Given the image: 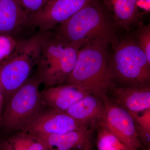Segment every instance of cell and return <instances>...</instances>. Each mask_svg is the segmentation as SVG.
<instances>
[{"mask_svg": "<svg viewBox=\"0 0 150 150\" xmlns=\"http://www.w3.org/2000/svg\"><path fill=\"white\" fill-rule=\"evenodd\" d=\"M137 6L146 11H150V0H137Z\"/></svg>", "mask_w": 150, "mask_h": 150, "instance_id": "cell-22", "label": "cell"}, {"mask_svg": "<svg viewBox=\"0 0 150 150\" xmlns=\"http://www.w3.org/2000/svg\"><path fill=\"white\" fill-rule=\"evenodd\" d=\"M88 129L67 112L48 109L42 110L22 131L40 136Z\"/></svg>", "mask_w": 150, "mask_h": 150, "instance_id": "cell-9", "label": "cell"}, {"mask_svg": "<svg viewBox=\"0 0 150 150\" xmlns=\"http://www.w3.org/2000/svg\"><path fill=\"white\" fill-rule=\"evenodd\" d=\"M80 49L51 31L45 32L38 63L37 77L46 88L66 81L74 68Z\"/></svg>", "mask_w": 150, "mask_h": 150, "instance_id": "cell-4", "label": "cell"}, {"mask_svg": "<svg viewBox=\"0 0 150 150\" xmlns=\"http://www.w3.org/2000/svg\"><path fill=\"white\" fill-rule=\"evenodd\" d=\"M37 76L29 78L15 92L0 117V126L11 131H22L44 107Z\"/></svg>", "mask_w": 150, "mask_h": 150, "instance_id": "cell-6", "label": "cell"}, {"mask_svg": "<svg viewBox=\"0 0 150 150\" xmlns=\"http://www.w3.org/2000/svg\"><path fill=\"white\" fill-rule=\"evenodd\" d=\"M108 46L87 45L80 49L77 60L66 83L79 88L105 103L115 87L110 71Z\"/></svg>", "mask_w": 150, "mask_h": 150, "instance_id": "cell-2", "label": "cell"}, {"mask_svg": "<svg viewBox=\"0 0 150 150\" xmlns=\"http://www.w3.org/2000/svg\"><path fill=\"white\" fill-rule=\"evenodd\" d=\"M98 125L111 132L131 150L143 149L131 113L110 100L105 103Z\"/></svg>", "mask_w": 150, "mask_h": 150, "instance_id": "cell-7", "label": "cell"}, {"mask_svg": "<svg viewBox=\"0 0 150 150\" xmlns=\"http://www.w3.org/2000/svg\"><path fill=\"white\" fill-rule=\"evenodd\" d=\"M115 103L132 113L150 108V88L121 86L112 89Z\"/></svg>", "mask_w": 150, "mask_h": 150, "instance_id": "cell-13", "label": "cell"}, {"mask_svg": "<svg viewBox=\"0 0 150 150\" xmlns=\"http://www.w3.org/2000/svg\"><path fill=\"white\" fill-rule=\"evenodd\" d=\"M134 39L150 61V24H142L136 30Z\"/></svg>", "mask_w": 150, "mask_h": 150, "instance_id": "cell-19", "label": "cell"}, {"mask_svg": "<svg viewBox=\"0 0 150 150\" xmlns=\"http://www.w3.org/2000/svg\"><path fill=\"white\" fill-rule=\"evenodd\" d=\"M18 40L9 35H0V62L4 61L12 54Z\"/></svg>", "mask_w": 150, "mask_h": 150, "instance_id": "cell-20", "label": "cell"}, {"mask_svg": "<svg viewBox=\"0 0 150 150\" xmlns=\"http://www.w3.org/2000/svg\"><path fill=\"white\" fill-rule=\"evenodd\" d=\"M45 32L18 40L12 54L0 64V83L7 104L13 94L28 80L37 66L42 51Z\"/></svg>", "mask_w": 150, "mask_h": 150, "instance_id": "cell-3", "label": "cell"}, {"mask_svg": "<svg viewBox=\"0 0 150 150\" xmlns=\"http://www.w3.org/2000/svg\"><path fill=\"white\" fill-rule=\"evenodd\" d=\"M146 150H150V146H149L148 147V149Z\"/></svg>", "mask_w": 150, "mask_h": 150, "instance_id": "cell-25", "label": "cell"}, {"mask_svg": "<svg viewBox=\"0 0 150 150\" xmlns=\"http://www.w3.org/2000/svg\"><path fill=\"white\" fill-rule=\"evenodd\" d=\"M110 56V71L113 81L122 86L150 87V61L134 39L126 38L112 43Z\"/></svg>", "mask_w": 150, "mask_h": 150, "instance_id": "cell-5", "label": "cell"}, {"mask_svg": "<svg viewBox=\"0 0 150 150\" xmlns=\"http://www.w3.org/2000/svg\"><path fill=\"white\" fill-rule=\"evenodd\" d=\"M57 26L56 35L79 49L94 44L108 46L116 39V26L94 0Z\"/></svg>", "mask_w": 150, "mask_h": 150, "instance_id": "cell-1", "label": "cell"}, {"mask_svg": "<svg viewBox=\"0 0 150 150\" xmlns=\"http://www.w3.org/2000/svg\"><path fill=\"white\" fill-rule=\"evenodd\" d=\"M4 102V96L3 93L1 86L0 83V117L3 112V106Z\"/></svg>", "mask_w": 150, "mask_h": 150, "instance_id": "cell-23", "label": "cell"}, {"mask_svg": "<svg viewBox=\"0 0 150 150\" xmlns=\"http://www.w3.org/2000/svg\"><path fill=\"white\" fill-rule=\"evenodd\" d=\"M92 129L38 136L48 150H92Z\"/></svg>", "mask_w": 150, "mask_h": 150, "instance_id": "cell-11", "label": "cell"}, {"mask_svg": "<svg viewBox=\"0 0 150 150\" xmlns=\"http://www.w3.org/2000/svg\"><path fill=\"white\" fill-rule=\"evenodd\" d=\"M29 16L39 11L45 5L43 0H17Z\"/></svg>", "mask_w": 150, "mask_h": 150, "instance_id": "cell-21", "label": "cell"}, {"mask_svg": "<svg viewBox=\"0 0 150 150\" xmlns=\"http://www.w3.org/2000/svg\"><path fill=\"white\" fill-rule=\"evenodd\" d=\"M131 113L139 139L141 143L149 146L150 142V108L139 113Z\"/></svg>", "mask_w": 150, "mask_h": 150, "instance_id": "cell-18", "label": "cell"}, {"mask_svg": "<svg viewBox=\"0 0 150 150\" xmlns=\"http://www.w3.org/2000/svg\"><path fill=\"white\" fill-rule=\"evenodd\" d=\"M115 26L129 30L140 17L137 0H103Z\"/></svg>", "mask_w": 150, "mask_h": 150, "instance_id": "cell-14", "label": "cell"}, {"mask_svg": "<svg viewBox=\"0 0 150 150\" xmlns=\"http://www.w3.org/2000/svg\"><path fill=\"white\" fill-rule=\"evenodd\" d=\"M0 150H48L45 142L36 135L20 131L0 143Z\"/></svg>", "mask_w": 150, "mask_h": 150, "instance_id": "cell-16", "label": "cell"}, {"mask_svg": "<svg viewBox=\"0 0 150 150\" xmlns=\"http://www.w3.org/2000/svg\"><path fill=\"white\" fill-rule=\"evenodd\" d=\"M43 1L44 2V4H46V3L47 2H48L49 0H43Z\"/></svg>", "mask_w": 150, "mask_h": 150, "instance_id": "cell-24", "label": "cell"}, {"mask_svg": "<svg viewBox=\"0 0 150 150\" xmlns=\"http://www.w3.org/2000/svg\"><path fill=\"white\" fill-rule=\"evenodd\" d=\"M104 103L96 97L88 94L66 111L76 121L88 126L99 120Z\"/></svg>", "mask_w": 150, "mask_h": 150, "instance_id": "cell-15", "label": "cell"}, {"mask_svg": "<svg viewBox=\"0 0 150 150\" xmlns=\"http://www.w3.org/2000/svg\"><path fill=\"white\" fill-rule=\"evenodd\" d=\"M99 128L96 140L98 150H131L110 131Z\"/></svg>", "mask_w": 150, "mask_h": 150, "instance_id": "cell-17", "label": "cell"}, {"mask_svg": "<svg viewBox=\"0 0 150 150\" xmlns=\"http://www.w3.org/2000/svg\"><path fill=\"white\" fill-rule=\"evenodd\" d=\"M29 21V14L17 0H0V35L15 37Z\"/></svg>", "mask_w": 150, "mask_h": 150, "instance_id": "cell-12", "label": "cell"}, {"mask_svg": "<svg viewBox=\"0 0 150 150\" xmlns=\"http://www.w3.org/2000/svg\"><path fill=\"white\" fill-rule=\"evenodd\" d=\"M88 94L76 86L66 84L46 88L40 91V97L44 106L66 112Z\"/></svg>", "mask_w": 150, "mask_h": 150, "instance_id": "cell-10", "label": "cell"}, {"mask_svg": "<svg viewBox=\"0 0 150 150\" xmlns=\"http://www.w3.org/2000/svg\"><path fill=\"white\" fill-rule=\"evenodd\" d=\"M93 0H49L39 11L29 16L28 26L39 32L51 31Z\"/></svg>", "mask_w": 150, "mask_h": 150, "instance_id": "cell-8", "label": "cell"}]
</instances>
